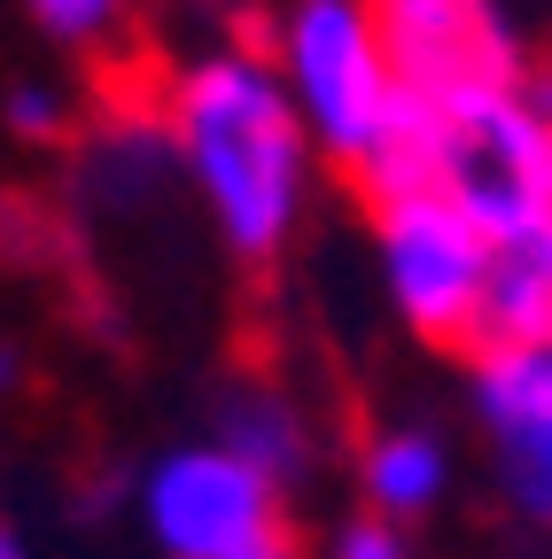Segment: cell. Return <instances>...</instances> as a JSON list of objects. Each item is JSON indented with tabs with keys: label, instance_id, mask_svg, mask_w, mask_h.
<instances>
[{
	"label": "cell",
	"instance_id": "6da1fadb",
	"mask_svg": "<svg viewBox=\"0 0 552 559\" xmlns=\"http://www.w3.org/2000/svg\"><path fill=\"white\" fill-rule=\"evenodd\" d=\"M172 140L242 257H272L304 210V117L272 55H211L172 86Z\"/></svg>",
	"mask_w": 552,
	"mask_h": 559
},
{
	"label": "cell",
	"instance_id": "7a4b0ae2",
	"mask_svg": "<svg viewBox=\"0 0 552 559\" xmlns=\"http://www.w3.org/2000/svg\"><path fill=\"white\" fill-rule=\"evenodd\" d=\"M272 70H281L304 132L351 171L374 156L381 124L404 102L366 0H296L289 24H281V47H272Z\"/></svg>",
	"mask_w": 552,
	"mask_h": 559
},
{
	"label": "cell",
	"instance_id": "3957f363",
	"mask_svg": "<svg viewBox=\"0 0 552 559\" xmlns=\"http://www.w3.org/2000/svg\"><path fill=\"white\" fill-rule=\"evenodd\" d=\"M436 194H451L482 234H521L552 218V109L514 86L436 109Z\"/></svg>",
	"mask_w": 552,
	"mask_h": 559
},
{
	"label": "cell",
	"instance_id": "277c9868",
	"mask_svg": "<svg viewBox=\"0 0 552 559\" xmlns=\"http://www.w3.org/2000/svg\"><path fill=\"white\" fill-rule=\"evenodd\" d=\"M381 272H389L397 311L428 342H474L482 280H491V234L451 194L381 202Z\"/></svg>",
	"mask_w": 552,
	"mask_h": 559
},
{
	"label": "cell",
	"instance_id": "5b68a950",
	"mask_svg": "<svg viewBox=\"0 0 552 559\" xmlns=\"http://www.w3.org/2000/svg\"><path fill=\"white\" fill-rule=\"evenodd\" d=\"M149 528L172 559H249L281 544L272 474H257L242 451H172L149 474Z\"/></svg>",
	"mask_w": 552,
	"mask_h": 559
},
{
	"label": "cell",
	"instance_id": "8992f818",
	"mask_svg": "<svg viewBox=\"0 0 552 559\" xmlns=\"http://www.w3.org/2000/svg\"><path fill=\"white\" fill-rule=\"evenodd\" d=\"M381 55L412 102H467L514 86V39L491 0H366Z\"/></svg>",
	"mask_w": 552,
	"mask_h": 559
},
{
	"label": "cell",
	"instance_id": "52a82bcc",
	"mask_svg": "<svg viewBox=\"0 0 552 559\" xmlns=\"http://www.w3.org/2000/svg\"><path fill=\"white\" fill-rule=\"evenodd\" d=\"M474 404L498 428L521 498L537 513H552V334L482 349L474 358Z\"/></svg>",
	"mask_w": 552,
	"mask_h": 559
},
{
	"label": "cell",
	"instance_id": "ba28073f",
	"mask_svg": "<svg viewBox=\"0 0 552 559\" xmlns=\"http://www.w3.org/2000/svg\"><path fill=\"white\" fill-rule=\"evenodd\" d=\"M552 334V218L521 234H491V280H482L474 342H537Z\"/></svg>",
	"mask_w": 552,
	"mask_h": 559
},
{
	"label": "cell",
	"instance_id": "9c48e42d",
	"mask_svg": "<svg viewBox=\"0 0 552 559\" xmlns=\"http://www.w3.org/2000/svg\"><path fill=\"white\" fill-rule=\"evenodd\" d=\"M436 498H444V451H436L428 436H381V443L366 451V506H374L381 521L428 513Z\"/></svg>",
	"mask_w": 552,
	"mask_h": 559
},
{
	"label": "cell",
	"instance_id": "30bf717a",
	"mask_svg": "<svg viewBox=\"0 0 552 559\" xmlns=\"http://www.w3.org/2000/svg\"><path fill=\"white\" fill-rule=\"evenodd\" d=\"M226 451H242L257 474H272V481H281V474L296 466V451H304V443H296V419H289L281 404H265V396H257V404H242V412H234V436H226Z\"/></svg>",
	"mask_w": 552,
	"mask_h": 559
},
{
	"label": "cell",
	"instance_id": "8fae6325",
	"mask_svg": "<svg viewBox=\"0 0 552 559\" xmlns=\"http://www.w3.org/2000/svg\"><path fill=\"white\" fill-rule=\"evenodd\" d=\"M117 9H125V0H32V16L47 32H62V39H102L117 24Z\"/></svg>",
	"mask_w": 552,
	"mask_h": 559
},
{
	"label": "cell",
	"instance_id": "7c38bea8",
	"mask_svg": "<svg viewBox=\"0 0 552 559\" xmlns=\"http://www.w3.org/2000/svg\"><path fill=\"white\" fill-rule=\"evenodd\" d=\"M334 559H404V536H397L389 521H359L351 536L334 544Z\"/></svg>",
	"mask_w": 552,
	"mask_h": 559
},
{
	"label": "cell",
	"instance_id": "4fadbf2b",
	"mask_svg": "<svg viewBox=\"0 0 552 559\" xmlns=\"http://www.w3.org/2000/svg\"><path fill=\"white\" fill-rule=\"evenodd\" d=\"M16 124H24V132H55V124H62V102H55L47 86H24V94H16Z\"/></svg>",
	"mask_w": 552,
	"mask_h": 559
},
{
	"label": "cell",
	"instance_id": "5bb4252c",
	"mask_svg": "<svg viewBox=\"0 0 552 559\" xmlns=\"http://www.w3.org/2000/svg\"><path fill=\"white\" fill-rule=\"evenodd\" d=\"M249 559H296V551H289V544H265V551H249Z\"/></svg>",
	"mask_w": 552,
	"mask_h": 559
},
{
	"label": "cell",
	"instance_id": "9a60e30c",
	"mask_svg": "<svg viewBox=\"0 0 552 559\" xmlns=\"http://www.w3.org/2000/svg\"><path fill=\"white\" fill-rule=\"evenodd\" d=\"M0 559H16V544H9V536H0Z\"/></svg>",
	"mask_w": 552,
	"mask_h": 559
},
{
	"label": "cell",
	"instance_id": "2e32d148",
	"mask_svg": "<svg viewBox=\"0 0 552 559\" xmlns=\"http://www.w3.org/2000/svg\"><path fill=\"white\" fill-rule=\"evenodd\" d=\"M544 109H552V94H544Z\"/></svg>",
	"mask_w": 552,
	"mask_h": 559
}]
</instances>
